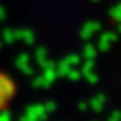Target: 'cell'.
I'll return each instance as SVG.
<instances>
[{"instance_id":"6da1fadb","label":"cell","mask_w":121,"mask_h":121,"mask_svg":"<svg viewBox=\"0 0 121 121\" xmlns=\"http://www.w3.org/2000/svg\"><path fill=\"white\" fill-rule=\"evenodd\" d=\"M18 96V85L15 79L0 69V114L9 111Z\"/></svg>"}]
</instances>
